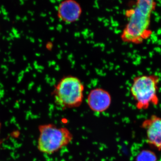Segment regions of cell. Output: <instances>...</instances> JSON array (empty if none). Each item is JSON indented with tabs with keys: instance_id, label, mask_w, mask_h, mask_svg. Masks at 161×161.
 Masks as SVG:
<instances>
[{
	"instance_id": "5",
	"label": "cell",
	"mask_w": 161,
	"mask_h": 161,
	"mask_svg": "<svg viewBox=\"0 0 161 161\" xmlns=\"http://www.w3.org/2000/svg\"><path fill=\"white\" fill-rule=\"evenodd\" d=\"M141 125L146 132L148 145L155 150L161 151V117L152 115L144 120Z\"/></svg>"
},
{
	"instance_id": "8",
	"label": "cell",
	"mask_w": 161,
	"mask_h": 161,
	"mask_svg": "<svg viewBox=\"0 0 161 161\" xmlns=\"http://www.w3.org/2000/svg\"><path fill=\"white\" fill-rule=\"evenodd\" d=\"M136 161H158V157L152 150H143L136 155Z\"/></svg>"
},
{
	"instance_id": "4",
	"label": "cell",
	"mask_w": 161,
	"mask_h": 161,
	"mask_svg": "<svg viewBox=\"0 0 161 161\" xmlns=\"http://www.w3.org/2000/svg\"><path fill=\"white\" fill-rule=\"evenodd\" d=\"M37 147L42 153L52 154L66 147L72 142L73 135L67 128L53 124L39 125Z\"/></svg>"
},
{
	"instance_id": "2",
	"label": "cell",
	"mask_w": 161,
	"mask_h": 161,
	"mask_svg": "<svg viewBox=\"0 0 161 161\" xmlns=\"http://www.w3.org/2000/svg\"><path fill=\"white\" fill-rule=\"evenodd\" d=\"M160 78L155 75H143L134 78L130 93L138 110H147L151 105L157 106Z\"/></svg>"
},
{
	"instance_id": "7",
	"label": "cell",
	"mask_w": 161,
	"mask_h": 161,
	"mask_svg": "<svg viewBox=\"0 0 161 161\" xmlns=\"http://www.w3.org/2000/svg\"><path fill=\"white\" fill-rule=\"evenodd\" d=\"M112 97L109 93L101 88L91 90L87 96V103L93 112L102 113L109 108Z\"/></svg>"
},
{
	"instance_id": "9",
	"label": "cell",
	"mask_w": 161,
	"mask_h": 161,
	"mask_svg": "<svg viewBox=\"0 0 161 161\" xmlns=\"http://www.w3.org/2000/svg\"><path fill=\"white\" fill-rule=\"evenodd\" d=\"M1 126H2V125H1V122H0V130H1Z\"/></svg>"
},
{
	"instance_id": "6",
	"label": "cell",
	"mask_w": 161,
	"mask_h": 161,
	"mask_svg": "<svg viewBox=\"0 0 161 161\" xmlns=\"http://www.w3.org/2000/svg\"><path fill=\"white\" fill-rule=\"evenodd\" d=\"M82 13V7L76 0H63L58 5L57 9L58 19L66 24L78 21Z\"/></svg>"
},
{
	"instance_id": "3",
	"label": "cell",
	"mask_w": 161,
	"mask_h": 161,
	"mask_svg": "<svg viewBox=\"0 0 161 161\" xmlns=\"http://www.w3.org/2000/svg\"><path fill=\"white\" fill-rule=\"evenodd\" d=\"M84 85L77 77H63L55 86L53 95L56 104L62 109L78 108L83 102Z\"/></svg>"
},
{
	"instance_id": "1",
	"label": "cell",
	"mask_w": 161,
	"mask_h": 161,
	"mask_svg": "<svg viewBox=\"0 0 161 161\" xmlns=\"http://www.w3.org/2000/svg\"><path fill=\"white\" fill-rule=\"evenodd\" d=\"M156 6V0H136L132 8L126 10L127 22L120 36L123 42L139 44L150 38L151 17Z\"/></svg>"
}]
</instances>
